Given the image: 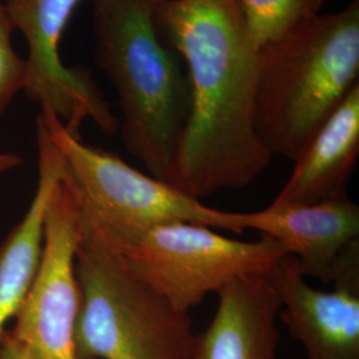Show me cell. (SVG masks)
Instances as JSON below:
<instances>
[{
    "instance_id": "1",
    "label": "cell",
    "mask_w": 359,
    "mask_h": 359,
    "mask_svg": "<svg viewBox=\"0 0 359 359\" xmlns=\"http://www.w3.org/2000/svg\"><path fill=\"white\" fill-rule=\"evenodd\" d=\"M157 22L182 59L191 108L167 182L201 200L243 189L273 154L256 130L257 51L236 0H160Z\"/></svg>"
},
{
    "instance_id": "2",
    "label": "cell",
    "mask_w": 359,
    "mask_h": 359,
    "mask_svg": "<svg viewBox=\"0 0 359 359\" xmlns=\"http://www.w3.org/2000/svg\"><path fill=\"white\" fill-rule=\"evenodd\" d=\"M95 57L117 96L118 130L148 175L167 182L191 108L179 53L163 38L160 0H92Z\"/></svg>"
},
{
    "instance_id": "3",
    "label": "cell",
    "mask_w": 359,
    "mask_h": 359,
    "mask_svg": "<svg viewBox=\"0 0 359 359\" xmlns=\"http://www.w3.org/2000/svg\"><path fill=\"white\" fill-rule=\"evenodd\" d=\"M359 87V0L257 52L255 123L270 154L295 161Z\"/></svg>"
},
{
    "instance_id": "4",
    "label": "cell",
    "mask_w": 359,
    "mask_h": 359,
    "mask_svg": "<svg viewBox=\"0 0 359 359\" xmlns=\"http://www.w3.org/2000/svg\"><path fill=\"white\" fill-rule=\"evenodd\" d=\"M76 277L77 358L192 359L189 314L135 277L83 219Z\"/></svg>"
},
{
    "instance_id": "5",
    "label": "cell",
    "mask_w": 359,
    "mask_h": 359,
    "mask_svg": "<svg viewBox=\"0 0 359 359\" xmlns=\"http://www.w3.org/2000/svg\"><path fill=\"white\" fill-rule=\"evenodd\" d=\"M38 118L62 156L63 181L76 200L80 217L100 237L115 240L169 222L226 231V212L86 144L48 109L41 108Z\"/></svg>"
},
{
    "instance_id": "6",
    "label": "cell",
    "mask_w": 359,
    "mask_h": 359,
    "mask_svg": "<svg viewBox=\"0 0 359 359\" xmlns=\"http://www.w3.org/2000/svg\"><path fill=\"white\" fill-rule=\"evenodd\" d=\"M100 238L135 277L188 314L231 281L266 274L286 255L268 236L240 241L193 222H169L115 240Z\"/></svg>"
},
{
    "instance_id": "7",
    "label": "cell",
    "mask_w": 359,
    "mask_h": 359,
    "mask_svg": "<svg viewBox=\"0 0 359 359\" xmlns=\"http://www.w3.org/2000/svg\"><path fill=\"white\" fill-rule=\"evenodd\" d=\"M80 234L79 206L62 176L47 208L38 269L8 329L26 348L28 359H79L76 252Z\"/></svg>"
},
{
    "instance_id": "8",
    "label": "cell",
    "mask_w": 359,
    "mask_h": 359,
    "mask_svg": "<svg viewBox=\"0 0 359 359\" xmlns=\"http://www.w3.org/2000/svg\"><path fill=\"white\" fill-rule=\"evenodd\" d=\"M83 0H4L15 29L26 38L27 96L51 111L65 128L80 136L86 120L108 135L118 130L104 93L87 67H67L60 57V40Z\"/></svg>"
},
{
    "instance_id": "9",
    "label": "cell",
    "mask_w": 359,
    "mask_h": 359,
    "mask_svg": "<svg viewBox=\"0 0 359 359\" xmlns=\"http://www.w3.org/2000/svg\"><path fill=\"white\" fill-rule=\"evenodd\" d=\"M266 276L281 299L280 320L306 359H359V241L344 252L329 292L310 286L289 255Z\"/></svg>"
},
{
    "instance_id": "10",
    "label": "cell",
    "mask_w": 359,
    "mask_h": 359,
    "mask_svg": "<svg viewBox=\"0 0 359 359\" xmlns=\"http://www.w3.org/2000/svg\"><path fill=\"white\" fill-rule=\"evenodd\" d=\"M256 231L294 257L302 274L330 283L347 246L359 241V206L348 197L316 204H277L226 212V231Z\"/></svg>"
},
{
    "instance_id": "11",
    "label": "cell",
    "mask_w": 359,
    "mask_h": 359,
    "mask_svg": "<svg viewBox=\"0 0 359 359\" xmlns=\"http://www.w3.org/2000/svg\"><path fill=\"white\" fill-rule=\"evenodd\" d=\"M213 320L197 334L192 359H276L281 299L266 274L224 286Z\"/></svg>"
},
{
    "instance_id": "12",
    "label": "cell",
    "mask_w": 359,
    "mask_h": 359,
    "mask_svg": "<svg viewBox=\"0 0 359 359\" xmlns=\"http://www.w3.org/2000/svg\"><path fill=\"white\" fill-rule=\"evenodd\" d=\"M359 156V87L350 92L294 161L273 203L316 204L347 197Z\"/></svg>"
},
{
    "instance_id": "13",
    "label": "cell",
    "mask_w": 359,
    "mask_h": 359,
    "mask_svg": "<svg viewBox=\"0 0 359 359\" xmlns=\"http://www.w3.org/2000/svg\"><path fill=\"white\" fill-rule=\"evenodd\" d=\"M36 140L39 179L35 196L25 217L0 245V341L38 269L47 208L63 176L62 156L40 120L36 121Z\"/></svg>"
},
{
    "instance_id": "14",
    "label": "cell",
    "mask_w": 359,
    "mask_h": 359,
    "mask_svg": "<svg viewBox=\"0 0 359 359\" xmlns=\"http://www.w3.org/2000/svg\"><path fill=\"white\" fill-rule=\"evenodd\" d=\"M257 52L289 38L322 15L325 0H236Z\"/></svg>"
},
{
    "instance_id": "15",
    "label": "cell",
    "mask_w": 359,
    "mask_h": 359,
    "mask_svg": "<svg viewBox=\"0 0 359 359\" xmlns=\"http://www.w3.org/2000/svg\"><path fill=\"white\" fill-rule=\"evenodd\" d=\"M15 29L11 16L0 1V116L8 108L18 92L25 90L27 62L13 47Z\"/></svg>"
},
{
    "instance_id": "16",
    "label": "cell",
    "mask_w": 359,
    "mask_h": 359,
    "mask_svg": "<svg viewBox=\"0 0 359 359\" xmlns=\"http://www.w3.org/2000/svg\"><path fill=\"white\" fill-rule=\"evenodd\" d=\"M0 359H28L26 348L13 338L8 329L0 341Z\"/></svg>"
},
{
    "instance_id": "17",
    "label": "cell",
    "mask_w": 359,
    "mask_h": 359,
    "mask_svg": "<svg viewBox=\"0 0 359 359\" xmlns=\"http://www.w3.org/2000/svg\"><path fill=\"white\" fill-rule=\"evenodd\" d=\"M23 164V158L13 152L0 151V177L13 172V169Z\"/></svg>"
}]
</instances>
